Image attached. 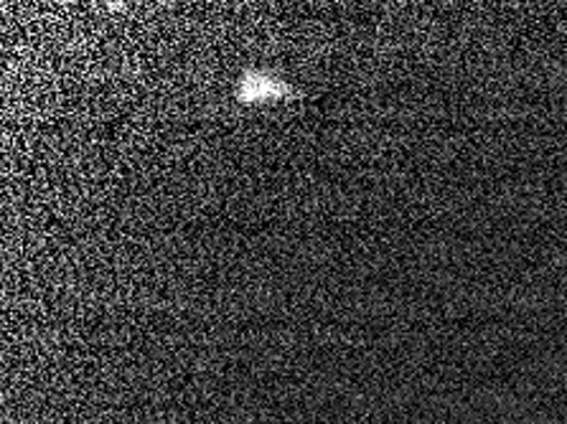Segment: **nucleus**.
Wrapping results in <instances>:
<instances>
[{"label": "nucleus", "mask_w": 567, "mask_h": 424, "mask_svg": "<svg viewBox=\"0 0 567 424\" xmlns=\"http://www.w3.org/2000/svg\"><path fill=\"white\" fill-rule=\"evenodd\" d=\"M282 84L270 80L265 74H247V80L239 86V97L245 102H262L270 97H280Z\"/></svg>", "instance_id": "f257e3e1"}]
</instances>
